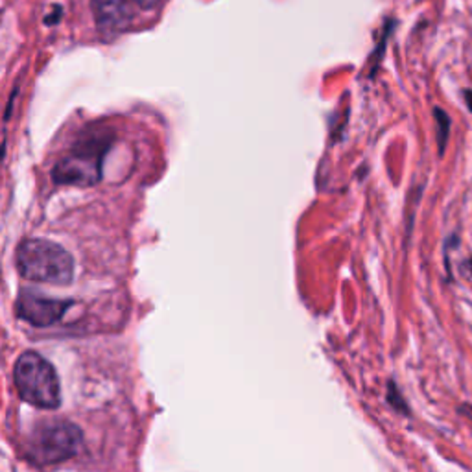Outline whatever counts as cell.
Listing matches in <instances>:
<instances>
[{"label":"cell","instance_id":"obj_1","mask_svg":"<svg viewBox=\"0 0 472 472\" xmlns=\"http://www.w3.org/2000/svg\"><path fill=\"white\" fill-rule=\"evenodd\" d=\"M17 267L22 277L36 283L63 286L69 284L74 277V262L69 251L39 239L24 240L19 246Z\"/></svg>","mask_w":472,"mask_h":472},{"label":"cell","instance_id":"obj_2","mask_svg":"<svg viewBox=\"0 0 472 472\" xmlns=\"http://www.w3.org/2000/svg\"><path fill=\"white\" fill-rule=\"evenodd\" d=\"M15 386L31 406L54 410L59 406V380L56 369L38 353H24L15 363Z\"/></svg>","mask_w":472,"mask_h":472},{"label":"cell","instance_id":"obj_3","mask_svg":"<svg viewBox=\"0 0 472 472\" xmlns=\"http://www.w3.org/2000/svg\"><path fill=\"white\" fill-rule=\"evenodd\" d=\"M106 146L98 141L82 144L78 150L63 157L54 168V181L59 185L91 187L102 178V159Z\"/></svg>","mask_w":472,"mask_h":472},{"label":"cell","instance_id":"obj_4","mask_svg":"<svg viewBox=\"0 0 472 472\" xmlns=\"http://www.w3.org/2000/svg\"><path fill=\"white\" fill-rule=\"evenodd\" d=\"M82 443V432L71 423L45 424L33 433L30 441V452L33 459L50 465L65 461L78 452Z\"/></svg>","mask_w":472,"mask_h":472},{"label":"cell","instance_id":"obj_5","mask_svg":"<svg viewBox=\"0 0 472 472\" xmlns=\"http://www.w3.org/2000/svg\"><path fill=\"white\" fill-rule=\"evenodd\" d=\"M71 302L47 299L36 293H22L17 301V314L33 327H48L63 318Z\"/></svg>","mask_w":472,"mask_h":472},{"label":"cell","instance_id":"obj_6","mask_svg":"<svg viewBox=\"0 0 472 472\" xmlns=\"http://www.w3.org/2000/svg\"><path fill=\"white\" fill-rule=\"evenodd\" d=\"M92 13L96 24L108 31L127 28L135 17L133 6L127 0H92Z\"/></svg>","mask_w":472,"mask_h":472},{"label":"cell","instance_id":"obj_7","mask_svg":"<svg viewBox=\"0 0 472 472\" xmlns=\"http://www.w3.org/2000/svg\"><path fill=\"white\" fill-rule=\"evenodd\" d=\"M433 118H435V131H437V150H440V155H445L447 143L450 137V117L441 109V108H433Z\"/></svg>","mask_w":472,"mask_h":472},{"label":"cell","instance_id":"obj_8","mask_svg":"<svg viewBox=\"0 0 472 472\" xmlns=\"http://www.w3.org/2000/svg\"><path fill=\"white\" fill-rule=\"evenodd\" d=\"M388 400H389V404H391V406H393L395 410H398V412H402V414L408 412L406 402L402 400V397H400L395 382H389V384H388Z\"/></svg>","mask_w":472,"mask_h":472},{"label":"cell","instance_id":"obj_9","mask_svg":"<svg viewBox=\"0 0 472 472\" xmlns=\"http://www.w3.org/2000/svg\"><path fill=\"white\" fill-rule=\"evenodd\" d=\"M133 3H137L143 8H153V6H157L161 3V0H133Z\"/></svg>","mask_w":472,"mask_h":472},{"label":"cell","instance_id":"obj_10","mask_svg":"<svg viewBox=\"0 0 472 472\" xmlns=\"http://www.w3.org/2000/svg\"><path fill=\"white\" fill-rule=\"evenodd\" d=\"M465 102H467L468 109L472 111V91H465Z\"/></svg>","mask_w":472,"mask_h":472},{"label":"cell","instance_id":"obj_11","mask_svg":"<svg viewBox=\"0 0 472 472\" xmlns=\"http://www.w3.org/2000/svg\"><path fill=\"white\" fill-rule=\"evenodd\" d=\"M470 267H472V262H470Z\"/></svg>","mask_w":472,"mask_h":472}]
</instances>
